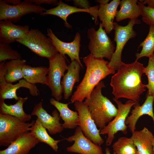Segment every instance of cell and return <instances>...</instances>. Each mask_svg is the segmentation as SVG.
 <instances>
[{
    "label": "cell",
    "instance_id": "cell-2",
    "mask_svg": "<svg viewBox=\"0 0 154 154\" xmlns=\"http://www.w3.org/2000/svg\"><path fill=\"white\" fill-rule=\"evenodd\" d=\"M86 69L83 78L77 86L70 99L71 103L83 102L88 99L96 86L108 76L115 73L108 61L96 58L90 53L82 58Z\"/></svg>",
    "mask_w": 154,
    "mask_h": 154
},
{
    "label": "cell",
    "instance_id": "cell-39",
    "mask_svg": "<svg viewBox=\"0 0 154 154\" xmlns=\"http://www.w3.org/2000/svg\"><path fill=\"white\" fill-rule=\"evenodd\" d=\"M105 154H112L110 152V150L109 148L106 147L105 149ZM112 154H116V153L114 152Z\"/></svg>",
    "mask_w": 154,
    "mask_h": 154
},
{
    "label": "cell",
    "instance_id": "cell-22",
    "mask_svg": "<svg viewBox=\"0 0 154 154\" xmlns=\"http://www.w3.org/2000/svg\"><path fill=\"white\" fill-rule=\"evenodd\" d=\"M131 137L138 154H153L154 135L146 127L139 131H134Z\"/></svg>",
    "mask_w": 154,
    "mask_h": 154
},
{
    "label": "cell",
    "instance_id": "cell-32",
    "mask_svg": "<svg viewBox=\"0 0 154 154\" xmlns=\"http://www.w3.org/2000/svg\"><path fill=\"white\" fill-rule=\"evenodd\" d=\"M21 59V54L17 51L13 50L9 44L0 41V62Z\"/></svg>",
    "mask_w": 154,
    "mask_h": 154
},
{
    "label": "cell",
    "instance_id": "cell-24",
    "mask_svg": "<svg viewBox=\"0 0 154 154\" xmlns=\"http://www.w3.org/2000/svg\"><path fill=\"white\" fill-rule=\"evenodd\" d=\"M28 99L27 97H19L17 102L13 105H7L4 100H0V113L11 116L24 122L29 121L31 119V115L26 113L23 108L24 104Z\"/></svg>",
    "mask_w": 154,
    "mask_h": 154
},
{
    "label": "cell",
    "instance_id": "cell-31",
    "mask_svg": "<svg viewBox=\"0 0 154 154\" xmlns=\"http://www.w3.org/2000/svg\"><path fill=\"white\" fill-rule=\"evenodd\" d=\"M149 58L148 64L145 67L144 72L148 80V84H146L148 89L146 95L154 96V53Z\"/></svg>",
    "mask_w": 154,
    "mask_h": 154
},
{
    "label": "cell",
    "instance_id": "cell-33",
    "mask_svg": "<svg viewBox=\"0 0 154 154\" xmlns=\"http://www.w3.org/2000/svg\"><path fill=\"white\" fill-rule=\"evenodd\" d=\"M138 3L141 10L142 21L149 26H154V9L146 6L139 1Z\"/></svg>",
    "mask_w": 154,
    "mask_h": 154
},
{
    "label": "cell",
    "instance_id": "cell-8",
    "mask_svg": "<svg viewBox=\"0 0 154 154\" xmlns=\"http://www.w3.org/2000/svg\"><path fill=\"white\" fill-rule=\"evenodd\" d=\"M18 42L26 46L39 56L48 59L58 52L50 39L37 29H32Z\"/></svg>",
    "mask_w": 154,
    "mask_h": 154
},
{
    "label": "cell",
    "instance_id": "cell-3",
    "mask_svg": "<svg viewBox=\"0 0 154 154\" xmlns=\"http://www.w3.org/2000/svg\"><path fill=\"white\" fill-rule=\"evenodd\" d=\"M105 86L101 81L93 89L89 98L84 101L92 118L100 130L114 119L118 110L110 100L102 94V89Z\"/></svg>",
    "mask_w": 154,
    "mask_h": 154
},
{
    "label": "cell",
    "instance_id": "cell-37",
    "mask_svg": "<svg viewBox=\"0 0 154 154\" xmlns=\"http://www.w3.org/2000/svg\"><path fill=\"white\" fill-rule=\"evenodd\" d=\"M6 3L11 5H17L20 3L21 1L20 0H3Z\"/></svg>",
    "mask_w": 154,
    "mask_h": 154
},
{
    "label": "cell",
    "instance_id": "cell-21",
    "mask_svg": "<svg viewBox=\"0 0 154 154\" xmlns=\"http://www.w3.org/2000/svg\"><path fill=\"white\" fill-rule=\"evenodd\" d=\"M119 0H113L105 5L100 4L98 15L101 24L107 33L110 34L113 29L114 20L120 4Z\"/></svg>",
    "mask_w": 154,
    "mask_h": 154
},
{
    "label": "cell",
    "instance_id": "cell-38",
    "mask_svg": "<svg viewBox=\"0 0 154 154\" xmlns=\"http://www.w3.org/2000/svg\"><path fill=\"white\" fill-rule=\"evenodd\" d=\"M109 0H97L96 1L98 3L100 4L105 5L108 3Z\"/></svg>",
    "mask_w": 154,
    "mask_h": 154
},
{
    "label": "cell",
    "instance_id": "cell-7",
    "mask_svg": "<svg viewBox=\"0 0 154 154\" xmlns=\"http://www.w3.org/2000/svg\"><path fill=\"white\" fill-rule=\"evenodd\" d=\"M140 23L141 21L138 18L129 20L127 24L125 26L114 22V41L116 42V47L108 64L115 70H118L123 62L121 61V54L125 45L129 40L134 38L137 35L136 32L133 29V26Z\"/></svg>",
    "mask_w": 154,
    "mask_h": 154
},
{
    "label": "cell",
    "instance_id": "cell-17",
    "mask_svg": "<svg viewBox=\"0 0 154 154\" xmlns=\"http://www.w3.org/2000/svg\"><path fill=\"white\" fill-rule=\"evenodd\" d=\"M27 25H16L10 20L0 21V41L9 44L24 37L29 32Z\"/></svg>",
    "mask_w": 154,
    "mask_h": 154
},
{
    "label": "cell",
    "instance_id": "cell-35",
    "mask_svg": "<svg viewBox=\"0 0 154 154\" xmlns=\"http://www.w3.org/2000/svg\"><path fill=\"white\" fill-rule=\"evenodd\" d=\"M31 2L35 5H39L41 4L52 5L57 6L59 1L57 0H30Z\"/></svg>",
    "mask_w": 154,
    "mask_h": 154
},
{
    "label": "cell",
    "instance_id": "cell-9",
    "mask_svg": "<svg viewBox=\"0 0 154 154\" xmlns=\"http://www.w3.org/2000/svg\"><path fill=\"white\" fill-rule=\"evenodd\" d=\"M113 100L117 105V113L113 119L100 130V135H107L106 143L108 146L111 144L115 135L119 131H121L124 134L127 133V127L125 123V120L131 107L137 103L129 100L125 104H123L115 98H113Z\"/></svg>",
    "mask_w": 154,
    "mask_h": 154
},
{
    "label": "cell",
    "instance_id": "cell-20",
    "mask_svg": "<svg viewBox=\"0 0 154 154\" xmlns=\"http://www.w3.org/2000/svg\"><path fill=\"white\" fill-rule=\"evenodd\" d=\"M81 67L76 60L71 61L68 65L67 71L61 82L63 96L66 100L68 99L71 96L75 84L79 81Z\"/></svg>",
    "mask_w": 154,
    "mask_h": 154
},
{
    "label": "cell",
    "instance_id": "cell-18",
    "mask_svg": "<svg viewBox=\"0 0 154 154\" xmlns=\"http://www.w3.org/2000/svg\"><path fill=\"white\" fill-rule=\"evenodd\" d=\"M40 142L30 132L21 135L6 149L1 150L0 154H28Z\"/></svg>",
    "mask_w": 154,
    "mask_h": 154
},
{
    "label": "cell",
    "instance_id": "cell-30",
    "mask_svg": "<svg viewBox=\"0 0 154 154\" xmlns=\"http://www.w3.org/2000/svg\"><path fill=\"white\" fill-rule=\"evenodd\" d=\"M142 47L140 53H136L135 56L137 61L143 57L151 56L154 51V26L150 25L148 34L145 40L140 43L138 48Z\"/></svg>",
    "mask_w": 154,
    "mask_h": 154
},
{
    "label": "cell",
    "instance_id": "cell-5",
    "mask_svg": "<svg viewBox=\"0 0 154 154\" xmlns=\"http://www.w3.org/2000/svg\"><path fill=\"white\" fill-rule=\"evenodd\" d=\"M87 35L89 40L88 47L90 53L96 58H105L110 61L116 47L100 23L97 30L93 27L89 29Z\"/></svg>",
    "mask_w": 154,
    "mask_h": 154
},
{
    "label": "cell",
    "instance_id": "cell-12",
    "mask_svg": "<svg viewBox=\"0 0 154 154\" xmlns=\"http://www.w3.org/2000/svg\"><path fill=\"white\" fill-rule=\"evenodd\" d=\"M5 62L0 64V100L15 99L17 101L19 97L17 94V90L21 87L29 89L30 94L33 96H37L39 94V91L35 84H32L28 82L23 79L19 81L15 84L7 82L4 77Z\"/></svg>",
    "mask_w": 154,
    "mask_h": 154
},
{
    "label": "cell",
    "instance_id": "cell-4",
    "mask_svg": "<svg viewBox=\"0 0 154 154\" xmlns=\"http://www.w3.org/2000/svg\"><path fill=\"white\" fill-rule=\"evenodd\" d=\"M35 121L26 122L11 116L0 113V146H8L21 135L30 131Z\"/></svg>",
    "mask_w": 154,
    "mask_h": 154
},
{
    "label": "cell",
    "instance_id": "cell-40",
    "mask_svg": "<svg viewBox=\"0 0 154 154\" xmlns=\"http://www.w3.org/2000/svg\"><path fill=\"white\" fill-rule=\"evenodd\" d=\"M153 154H154V141L153 145Z\"/></svg>",
    "mask_w": 154,
    "mask_h": 154
},
{
    "label": "cell",
    "instance_id": "cell-10",
    "mask_svg": "<svg viewBox=\"0 0 154 154\" xmlns=\"http://www.w3.org/2000/svg\"><path fill=\"white\" fill-rule=\"evenodd\" d=\"M44 7L35 5L30 0H25L17 5H11L0 0V21L10 20L17 23L23 16L34 13L40 14L45 11Z\"/></svg>",
    "mask_w": 154,
    "mask_h": 154
},
{
    "label": "cell",
    "instance_id": "cell-1",
    "mask_svg": "<svg viewBox=\"0 0 154 154\" xmlns=\"http://www.w3.org/2000/svg\"><path fill=\"white\" fill-rule=\"evenodd\" d=\"M145 70L143 64L137 61L128 64L123 62L111 78L114 98H125L139 103L140 95L145 91L146 85L141 80Z\"/></svg>",
    "mask_w": 154,
    "mask_h": 154
},
{
    "label": "cell",
    "instance_id": "cell-14",
    "mask_svg": "<svg viewBox=\"0 0 154 154\" xmlns=\"http://www.w3.org/2000/svg\"><path fill=\"white\" fill-rule=\"evenodd\" d=\"M47 36L58 53L64 56L68 55L71 61L76 60L81 68H83L79 57L81 38L79 32L76 33L73 40L69 42H64L59 39L50 28L47 29Z\"/></svg>",
    "mask_w": 154,
    "mask_h": 154
},
{
    "label": "cell",
    "instance_id": "cell-16",
    "mask_svg": "<svg viewBox=\"0 0 154 154\" xmlns=\"http://www.w3.org/2000/svg\"><path fill=\"white\" fill-rule=\"evenodd\" d=\"M31 115L37 116L42 125L50 134L55 135L63 130L62 124L60 122V117L58 110H54L51 115L43 108L42 102L35 105Z\"/></svg>",
    "mask_w": 154,
    "mask_h": 154
},
{
    "label": "cell",
    "instance_id": "cell-27",
    "mask_svg": "<svg viewBox=\"0 0 154 154\" xmlns=\"http://www.w3.org/2000/svg\"><path fill=\"white\" fill-rule=\"evenodd\" d=\"M24 79L32 84L40 83L46 85V76L48 68L44 66L32 67L25 64L23 68Z\"/></svg>",
    "mask_w": 154,
    "mask_h": 154
},
{
    "label": "cell",
    "instance_id": "cell-13",
    "mask_svg": "<svg viewBox=\"0 0 154 154\" xmlns=\"http://www.w3.org/2000/svg\"><path fill=\"white\" fill-rule=\"evenodd\" d=\"M73 144L66 148L69 152L80 154H104L102 148L97 145L84 135L80 127L78 126L73 135L65 139Z\"/></svg>",
    "mask_w": 154,
    "mask_h": 154
},
{
    "label": "cell",
    "instance_id": "cell-19",
    "mask_svg": "<svg viewBox=\"0 0 154 154\" xmlns=\"http://www.w3.org/2000/svg\"><path fill=\"white\" fill-rule=\"evenodd\" d=\"M146 99L143 104L140 106L139 103H136L133 106L131 114L128 116L125 123L127 125L132 133L135 131V125L140 117L145 115H148L152 118L154 123V115L153 112V104L154 96L146 95Z\"/></svg>",
    "mask_w": 154,
    "mask_h": 154
},
{
    "label": "cell",
    "instance_id": "cell-36",
    "mask_svg": "<svg viewBox=\"0 0 154 154\" xmlns=\"http://www.w3.org/2000/svg\"><path fill=\"white\" fill-rule=\"evenodd\" d=\"M139 2L143 4H147V7L152 9H154V0H139Z\"/></svg>",
    "mask_w": 154,
    "mask_h": 154
},
{
    "label": "cell",
    "instance_id": "cell-26",
    "mask_svg": "<svg viewBox=\"0 0 154 154\" xmlns=\"http://www.w3.org/2000/svg\"><path fill=\"white\" fill-rule=\"evenodd\" d=\"M26 62L25 60L21 59L5 62L4 77L6 81L12 83L24 79L23 68Z\"/></svg>",
    "mask_w": 154,
    "mask_h": 154
},
{
    "label": "cell",
    "instance_id": "cell-6",
    "mask_svg": "<svg viewBox=\"0 0 154 154\" xmlns=\"http://www.w3.org/2000/svg\"><path fill=\"white\" fill-rule=\"evenodd\" d=\"M48 60L46 85L51 90L52 96L59 101L62 100L63 93L61 79L65 72L67 70L68 65L64 56L58 52Z\"/></svg>",
    "mask_w": 154,
    "mask_h": 154
},
{
    "label": "cell",
    "instance_id": "cell-28",
    "mask_svg": "<svg viewBox=\"0 0 154 154\" xmlns=\"http://www.w3.org/2000/svg\"><path fill=\"white\" fill-rule=\"evenodd\" d=\"M30 132L40 142L47 144L55 151H58V143L61 140H55L48 133L46 129L42 125L38 118H37L31 127Z\"/></svg>",
    "mask_w": 154,
    "mask_h": 154
},
{
    "label": "cell",
    "instance_id": "cell-15",
    "mask_svg": "<svg viewBox=\"0 0 154 154\" xmlns=\"http://www.w3.org/2000/svg\"><path fill=\"white\" fill-rule=\"evenodd\" d=\"M99 8V6L96 5L91 7L89 9H80L69 5L61 0L59 1L58 4L56 7L46 10L41 13L40 15L42 16L52 15L58 17L64 21L65 26L70 29L72 28V26L67 21L68 17L72 14L78 12H85L89 13L94 18L95 24L98 25V14Z\"/></svg>",
    "mask_w": 154,
    "mask_h": 154
},
{
    "label": "cell",
    "instance_id": "cell-34",
    "mask_svg": "<svg viewBox=\"0 0 154 154\" xmlns=\"http://www.w3.org/2000/svg\"><path fill=\"white\" fill-rule=\"evenodd\" d=\"M72 1L74 6L77 7L84 9H89L91 7L88 0H73Z\"/></svg>",
    "mask_w": 154,
    "mask_h": 154
},
{
    "label": "cell",
    "instance_id": "cell-29",
    "mask_svg": "<svg viewBox=\"0 0 154 154\" xmlns=\"http://www.w3.org/2000/svg\"><path fill=\"white\" fill-rule=\"evenodd\" d=\"M114 152L116 154H138L131 138L122 137L113 144Z\"/></svg>",
    "mask_w": 154,
    "mask_h": 154
},
{
    "label": "cell",
    "instance_id": "cell-11",
    "mask_svg": "<svg viewBox=\"0 0 154 154\" xmlns=\"http://www.w3.org/2000/svg\"><path fill=\"white\" fill-rule=\"evenodd\" d=\"M74 106L78 114V126L84 135L94 143L100 146L104 143L99 130L92 118L87 106L84 101L74 102Z\"/></svg>",
    "mask_w": 154,
    "mask_h": 154
},
{
    "label": "cell",
    "instance_id": "cell-23",
    "mask_svg": "<svg viewBox=\"0 0 154 154\" xmlns=\"http://www.w3.org/2000/svg\"><path fill=\"white\" fill-rule=\"evenodd\" d=\"M49 102L58 111L59 116L64 121L62 124L64 128L73 129L78 126V114L77 112L73 111L68 108L70 103H63L54 98H51Z\"/></svg>",
    "mask_w": 154,
    "mask_h": 154
},
{
    "label": "cell",
    "instance_id": "cell-25",
    "mask_svg": "<svg viewBox=\"0 0 154 154\" xmlns=\"http://www.w3.org/2000/svg\"><path fill=\"white\" fill-rule=\"evenodd\" d=\"M137 0H122L120 3V9L117 11L116 21L118 22L129 19L130 20L138 18L141 15L142 11Z\"/></svg>",
    "mask_w": 154,
    "mask_h": 154
}]
</instances>
